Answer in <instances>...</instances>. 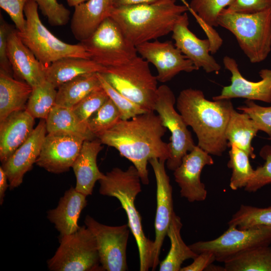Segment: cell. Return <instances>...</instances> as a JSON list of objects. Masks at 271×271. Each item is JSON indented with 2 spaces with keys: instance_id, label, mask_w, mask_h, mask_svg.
Instances as JSON below:
<instances>
[{
  "instance_id": "7a4b0ae2",
  "label": "cell",
  "mask_w": 271,
  "mask_h": 271,
  "mask_svg": "<svg viewBox=\"0 0 271 271\" xmlns=\"http://www.w3.org/2000/svg\"><path fill=\"white\" fill-rule=\"evenodd\" d=\"M176 106L195 133L197 146L210 155L222 156L228 147L226 129L234 109L230 99L210 101L201 90L189 88L180 92Z\"/></svg>"
},
{
  "instance_id": "cb8c5ba5",
  "label": "cell",
  "mask_w": 271,
  "mask_h": 271,
  "mask_svg": "<svg viewBox=\"0 0 271 271\" xmlns=\"http://www.w3.org/2000/svg\"><path fill=\"white\" fill-rule=\"evenodd\" d=\"M87 196L71 187L64 193L57 206L47 212V218L59 232L60 237L71 234L80 227L78 221L87 205Z\"/></svg>"
},
{
  "instance_id": "52a82bcc",
  "label": "cell",
  "mask_w": 271,
  "mask_h": 271,
  "mask_svg": "<svg viewBox=\"0 0 271 271\" xmlns=\"http://www.w3.org/2000/svg\"><path fill=\"white\" fill-rule=\"evenodd\" d=\"M24 14L26 21L25 28L22 32L18 31V34L23 42L45 66L65 57L90 59L89 53L80 43H67L49 31L40 18L38 6L34 0L27 2Z\"/></svg>"
},
{
  "instance_id": "f1b7e54d",
  "label": "cell",
  "mask_w": 271,
  "mask_h": 271,
  "mask_svg": "<svg viewBox=\"0 0 271 271\" xmlns=\"http://www.w3.org/2000/svg\"><path fill=\"white\" fill-rule=\"evenodd\" d=\"M182 225L180 217L174 212L167 234L171 247L166 258L160 263V271H180L185 260L194 259L198 254L183 240L180 233Z\"/></svg>"
},
{
  "instance_id": "60d3db41",
  "label": "cell",
  "mask_w": 271,
  "mask_h": 271,
  "mask_svg": "<svg viewBox=\"0 0 271 271\" xmlns=\"http://www.w3.org/2000/svg\"><path fill=\"white\" fill-rule=\"evenodd\" d=\"M245 105L237 109L247 113L252 119L259 130L271 136V106L264 107L256 104L253 100L246 99Z\"/></svg>"
},
{
  "instance_id": "30bf717a",
  "label": "cell",
  "mask_w": 271,
  "mask_h": 271,
  "mask_svg": "<svg viewBox=\"0 0 271 271\" xmlns=\"http://www.w3.org/2000/svg\"><path fill=\"white\" fill-rule=\"evenodd\" d=\"M176 101L174 93L168 86L163 84L158 87L154 110L171 133L170 156L166 165L172 171L180 166L184 156L196 146L183 117L175 108Z\"/></svg>"
},
{
  "instance_id": "7402d4cb",
  "label": "cell",
  "mask_w": 271,
  "mask_h": 271,
  "mask_svg": "<svg viewBox=\"0 0 271 271\" xmlns=\"http://www.w3.org/2000/svg\"><path fill=\"white\" fill-rule=\"evenodd\" d=\"M102 144L97 138L85 140L72 166L76 179L75 188L87 196L92 194L95 183L104 176L97 165V155L103 149Z\"/></svg>"
},
{
  "instance_id": "1f68e13d",
  "label": "cell",
  "mask_w": 271,
  "mask_h": 271,
  "mask_svg": "<svg viewBox=\"0 0 271 271\" xmlns=\"http://www.w3.org/2000/svg\"><path fill=\"white\" fill-rule=\"evenodd\" d=\"M223 263L226 271H271V247L263 245L247 249Z\"/></svg>"
},
{
  "instance_id": "484cf974",
  "label": "cell",
  "mask_w": 271,
  "mask_h": 271,
  "mask_svg": "<svg viewBox=\"0 0 271 271\" xmlns=\"http://www.w3.org/2000/svg\"><path fill=\"white\" fill-rule=\"evenodd\" d=\"M33 87L0 71V121L12 113L26 109Z\"/></svg>"
},
{
  "instance_id": "681fc988",
  "label": "cell",
  "mask_w": 271,
  "mask_h": 271,
  "mask_svg": "<svg viewBox=\"0 0 271 271\" xmlns=\"http://www.w3.org/2000/svg\"><path fill=\"white\" fill-rule=\"evenodd\" d=\"M269 140H271V136L270 137V138H269Z\"/></svg>"
},
{
  "instance_id": "7c38bea8",
  "label": "cell",
  "mask_w": 271,
  "mask_h": 271,
  "mask_svg": "<svg viewBox=\"0 0 271 271\" xmlns=\"http://www.w3.org/2000/svg\"><path fill=\"white\" fill-rule=\"evenodd\" d=\"M84 223L95 238L103 270H127L126 247L130 229L128 224L115 226L106 225L89 215L85 217Z\"/></svg>"
},
{
  "instance_id": "836d02e7",
  "label": "cell",
  "mask_w": 271,
  "mask_h": 271,
  "mask_svg": "<svg viewBox=\"0 0 271 271\" xmlns=\"http://www.w3.org/2000/svg\"><path fill=\"white\" fill-rule=\"evenodd\" d=\"M229 160L227 164L232 170L229 186L233 190L245 187L252 177L254 170L249 162V156L236 145L229 146Z\"/></svg>"
},
{
  "instance_id": "8fae6325",
  "label": "cell",
  "mask_w": 271,
  "mask_h": 271,
  "mask_svg": "<svg viewBox=\"0 0 271 271\" xmlns=\"http://www.w3.org/2000/svg\"><path fill=\"white\" fill-rule=\"evenodd\" d=\"M220 236L209 241H199L189 245L197 254L204 251L213 253L216 260L224 262L227 259L247 249L271 243V227L257 226L241 229L234 226Z\"/></svg>"
},
{
  "instance_id": "bcb514c9",
  "label": "cell",
  "mask_w": 271,
  "mask_h": 271,
  "mask_svg": "<svg viewBox=\"0 0 271 271\" xmlns=\"http://www.w3.org/2000/svg\"><path fill=\"white\" fill-rule=\"evenodd\" d=\"M161 0H113V7L151 4Z\"/></svg>"
},
{
  "instance_id": "9c48e42d",
  "label": "cell",
  "mask_w": 271,
  "mask_h": 271,
  "mask_svg": "<svg viewBox=\"0 0 271 271\" xmlns=\"http://www.w3.org/2000/svg\"><path fill=\"white\" fill-rule=\"evenodd\" d=\"M90 59L105 67L128 62L138 56L136 47L123 35L110 17L105 19L87 39L80 42Z\"/></svg>"
},
{
  "instance_id": "4fadbf2b",
  "label": "cell",
  "mask_w": 271,
  "mask_h": 271,
  "mask_svg": "<svg viewBox=\"0 0 271 271\" xmlns=\"http://www.w3.org/2000/svg\"><path fill=\"white\" fill-rule=\"evenodd\" d=\"M138 53L156 68L158 81L165 83L181 72H191L198 69L171 41L155 40L136 47Z\"/></svg>"
},
{
  "instance_id": "c3c4849f",
  "label": "cell",
  "mask_w": 271,
  "mask_h": 271,
  "mask_svg": "<svg viewBox=\"0 0 271 271\" xmlns=\"http://www.w3.org/2000/svg\"><path fill=\"white\" fill-rule=\"evenodd\" d=\"M68 5L71 7H75V6L83 3L88 0H66Z\"/></svg>"
},
{
  "instance_id": "83f0119b",
  "label": "cell",
  "mask_w": 271,
  "mask_h": 271,
  "mask_svg": "<svg viewBox=\"0 0 271 271\" xmlns=\"http://www.w3.org/2000/svg\"><path fill=\"white\" fill-rule=\"evenodd\" d=\"M47 133H64L90 140L96 138L87 123L82 121L71 108L55 105L45 120Z\"/></svg>"
},
{
  "instance_id": "3957f363",
  "label": "cell",
  "mask_w": 271,
  "mask_h": 271,
  "mask_svg": "<svg viewBox=\"0 0 271 271\" xmlns=\"http://www.w3.org/2000/svg\"><path fill=\"white\" fill-rule=\"evenodd\" d=\"M189 10L176 0L113 7L110 14L127 40L137 46L172 33L179 18Z\"/></svg>"
},
{
  "instance_id": "4dcf8cb0",
  "label": "cell",
  "mask_w": 271,
  "mask_h": 271,
  "mask_svg": "<svg viewBox=\"0 0 271 271\" xmlns=\"http://www.w3.org/2000/svg\"><path fill=\"white\" fill-rule=\"evenodd\" d=\"M101 86L98 73L78 76L58 88L56 105L72 108L87 94Z\"/></svg>"
},
{
  "instance_id": "d6986e66",
  "label": "cell",
  "mask_w": 271,
  "mask_h": 271,
  "mask_svg": "<svg viewBox=\"0 0 271 271\" xmlns=\"http://www.w3.org/2000/svg\"><path fill=\"white\" fill-rule=\"evenodd\" d=\"M46 133V121L42 119L27 140L2 163V167L8 176L10 189L18 187L23 183L25 174L36 163Z\"/></svg>"
},
{
  "instance_id": "7dc6e473",
  "label": "cell",
  "mask_w": 271,
  "mask_h": 271,
  "mask_svg": "<svg viewBox=\"0 0 271 271\" xmlns=\"http://www.w3.org/2000/svg\"><path fill=\"white\" fill-rule=\"evenodd\" d=\"M8 178L2 167H0V204L2 205L4 202V198L5 192L8 187Z\"/></svg>"
},
{
  "instance_id": "d590c367",
  "label": "cell",
  "mask_w": 271,
  "mask_h": 271,
  "mask_svg": "<svg viewBox=\"0 0 271 271\" xmlns=\"http://www.w3.org/2000/svg\"><path fill=\"white\" fill-rule=\"evenodd\" d=\"M120 120V113L118 109L108 98L88 119L87 125L90 131L96 138H98Z\"/></svg>"
},
{
  "instance_id": "7bdbcfd3",
  "label": "cell",
  "mask_w": 271,
  "mask_h": 271,
  "mask_svg": "<svg viewBox=\"0 0 271 271\" xmlns=\"http://www.w3.org/2000/svg\"><path fill=\"white\" fill-rule=\"evenodd\" d=\"M270 8L271 0H235L222 12L251 14Z\"/></svg>"
},
{
  "instance_id": "ab89813d",
  "label": "cell",
  "mask_w": 271,
  "mask_h": 271,
  "mask_svg": "<svg viewBox=\"0 0 271 271\" xmlns=\"http://www.w3.org/2000/svg\"><path fill=\"white\" fill-rule=\"evenodd\" d=\"M52 26H62L70 20V12L57 0H34Z\"/></svg>"
},
{
  "instance_id": "8992f818",
  "label": "cell",
  "mask_w": 271,
  "mask_h": 271,
  "mask_svg": "<svg viewBox=\"0 0 271 271\" xmlns=\"http://www.w3.org/2000/svg\"><path fill=\"white\" fill-rule=\"evenodd\" d=\"M100 73L117 91L146 112L154 111L158 81L142 57L138 55L122 65L105 67Z\"/></svg>"
},
{
  "instance_id": "2e32d148",
  "label": "cell",
  "mask_w": 271,
  "mask_h": 271,
  "mask_svg": "<svg viewBox=\"0 0 271 271\" xmlns=\"http://www.w3.org/2000/svg\"><path fill=\"white\" fill-rule=\"evenodd\" d=\"M223 63L225 68L231 74V84L224 86L219 95L213 97V100L243 98L271 102V69L260 70L259 75L261 80L253 82L243 77L236 61L233 58L226 56L223 59Z\"/></svg>"
},
{
  "instance_id": "e575fe53",
  "label": "cell",
  "mask_w": 271,
  "mask_h": 271,
  "mask_svg": "<svg viewBox=\"0 0 271 271\" xmlns=\"http://www.w3.org/2000/svg\"><path fill=\"white\" fill-rule=\"evenodd\" d=\"M228 224V226L241 229L262 226L271 227V206L258 208L241 205Z\"/></svg>"
},
{
  "instance_id": "5bb4252c",
  "label": "cell",
  "mask_w": 271,
  "mask_h": 271,
  "mask_svg": "<svg viewBox=\"0 0 271 271\" xmlns=\"http://www.w3.org/2000/svg\"><path fill=\"white\" fill-rule=\"evenodd\" d=\"M84 141L72 134L47 133L35 164L50 173L67 172L72 168Z\"/></svg>"
},
{
  "instance_id": "6da1fadb",
  "label": "cell",
  "mask_w": 271,
  "mask_h": 271,
  "mask_svg": "<svg viewBox=\"0 0 271 271\" xmlns=\"http://www.w3.org/2000/svg\"><path fill=\"white\" fill-rule=\"evenodd\" d=\"M167 129L159 115L152 111L130 119L120 120L97 138L131 162L142 183L148 185L149 160L157 158L166 161L170 156L169 143L162 139Z\"/></svg>"
},
{
  "instance_id": "b9f144b4",
  "label": "cell",
  "mask_w": 271,
  "mask_h": 271,
  "mask_svg": "<svg viewBox=\"0 0 271 271\" xmlns=\"http://www.w3.org/2000/svg\"><path fill=\"white\" fill-rule=\"evenodd\" d=\"M30 0H0V7L10 16L19 32L23 31L26 26L25 7Z\"/></svg>"
},
{
  "instance_id": "ffe728a7",
  "label": "cell",
  "mask_w": 271,
  "mask_h": 271,
  "mask_svg": "<svg viewBox=\"0 0 271 271\" xmlns=\"http://www.w3.org/2000/svg\"><path fill=\"white\" fill-rule=\"evenodd\" d=\"M8 55L14 77L34 87L45 81L47 67L41 63L23 42L17 29H12L8 38Z\"/></svg>"
},
{
  "instance_id": "603a6c76",
  "label": "cell",
  "mask_w": 271,
  "mask_h": 271,
  "mask_svg": "<svg viewBox=\"0 0 271 271\" xmlns=\"http://www.w3.org/2000/svg\"><path fill=\"white\" fill-rule=\"evenodd\" d=\"M74 8L70 29L75 38L81 42L90 37L110 16L113 0H88Z\"/></svg>"
},
{
  "instance_id": "74e56055",
  "label": "cell",
  "mask_w": 271,
  "mask_h": 271,
  "mask_svg": "<svg viewBox=\"0 0 271 271\" xmlns=\"http://www.w3.org/2000/svg\"><path fill=\"white\" fill-rule=\"evenodd\" d=\"M108 98L101 86L89 93L71 108L82 121L87 123L88 119Z\"/></svg>"
},
{
  "instance_id": "277c9868",
  "label": "cell",
  "mask_w": 271,
  "mask_h": 271,
  "mask_svg": "<svg viewBox=\"0 0 271 271\" xmlns=\"http://www.w3.org/2000/svg\"><path fill=\"white\" fill-rule=\"evenodd\" d=\"M98 181L99 193L117 198L125 211L127 224L138 247L140 270L147 271L152 268L154 241L145 235L141 217L134 204L137 195L142 191V181L137 169L133 165L125 171L114 168Z\"/></svg>"
},
{
  "instance_id": "f6af8a7d",
  "label": "cell",
  "mask_w": 271,
  "mask_h": 271,
  "mask_svg": "<svg viewBox=\"0 0 271 271\" xmlns=\"http://www.w3.org/2000/svg\"><path fill=\"white\" fill-rule=\"evenodd\" d=\"M193 259L191 264L181 267L180 271H202L207 269L216 260L214 254L209 251L201 252Z\"/></svg>"
},
{
  "instance_id": "f35d334b",
  "label": "cell",
  "mask_w": 271,
  "mask_h": 271,
  "mask_svg": "<svg viewBox=\"0 0 271 271\" xmlns=\"http://www.w3.org/2000/svg\"><path fill=\"white\" fill-rule=\"evenodd\" d=\"M259 155L265 162L263 166L254 170L252 177L244 187L245 190L248 192H255L271 183V146L263 147Z\"/></svg>"
},
{
  "instance_id": "4316f807",
  "label": "cell",
  "mask_w": 271,
  "mask_h": 271,
  "mask_svg": "<svg viewBox=\"0 0 271 271\" xmlns=\"http://www.w3.org/2000/svg\"><path fill=\"white\" fill-rule=\"evenodd\" d=\"M235 0H192L189 10L202 27L211 43L212 49L218 50L222 40L213 29L218 27V18L221 12L231 5Z\"/></svg>"
},
{
  "instance_id": "5b68a950",
  "label": "cell",
  "mask_w": 271,
  "mask_h": 271,
  "mask_svg": "<svg viewBox=\"0 0 271 271\" xmlns=\"http://www.w3.org/2000/svg\"><path fill=\"white\" fill-rule=\"evenodd\" d=\"M218 24L235 37L251 63L267 57L271 51V8L251 14L222 12Z\"/></svg>"
},
{
  "instance_id": "44dd1931",
  "label": "cell",
  "mask_w": 271,
  "mask_h": 271,
  "mask_svg": "<svg viewBox=\"0 0 271 271\" xmlns=\"http://www.w3.org/2000/svg\"><path fill=\"white\" fill-rule=\"evenodd\" d=\"M35 118L26 109L14 112L0 121V160L2 163L30 137Z\"/></svg>"
},
{
  "instance_id": "ac0fdd59",
  "label": "cell",
  "mask_w": 271,
  "mask_h": 271,
  "mask_svg": "<svg viewBox=\"0 0 271 271\" xmlns=\"http://www.w3.org/2000/svg\"><path fill=\"white\" fill-rule=\"evenodd\" d=\"M188 14H183L178 19L172 32L175 45L199 69L207 73L218 72L220 65L211 53V43L209 39H201L189 28Z\"/></svg>"
},
{
  "instance_id": "8d00e7d4",
  "label": "cell",
  "mask_w": 271,
  "mask_h": 271,
  "mask_svg": "<svg viewBox=\"0 0 271 271\" xmlns=\"http://www.w3.org/2000/svg\"><path fill=\"white\" fill-rule=\"evenodd\" d=\"M98 75L102 87L107 93L109 98L118 109L121 120L130 119L139 114L146 112L139 105L117 91L100 73H98Z\"/></svg>"
},
{
  "instance_id": "d6a6232c",
  "label": "cell",
  "mask_w": 271,
  "mask_h": 271,
  "mask_svg": "<svg viewBox=\"0 0 271 271\" xmlns=\"http://www.w3.org/2000/svg\"><path fill=\"white\" fill-rule=\"evenodd\" d=\"M57 93L56 88L46 80L33 87L26 110L35 118L46 120L56 105Z\"/></svg>"
},
{
  "instance_id": "ee69618b",
  "label": "cell",
  "mask_w": 271,
  "mask_h": 271,
  "mask_svg": "<svg viewBox=\"0 0 271 271\" xmlns=\"http://www.w3.org/2000/svg\"><path fill=\"white\" fill-rule=\"evenodd\" d=\"M12 29L1 15L0 71L13 76L12 68L8 55V38Z\"/></svg>"
},
{
  "instance_id": "d4e9b609",
  "label": "cell",
  "mask_w": 271,
  "mask_h": 271,
  "mask_svg": "<svg viewBox=\"0 0 271 271\" xmlns=\"http://www.w3.org/2000/svg\"><path fill=\"white\" fill-rule=\"evenodd\" d=\"M105 69L90 59L68 57L58 60L46 68V79L58 88L78 76L102 73Z\"/></svg>"
},
{
  "instance_id": "f546056e",
  "label": "cell",
  "mask_w": 271,
  "mask_h": 271,
  "mask_svg": "<svg viewBox=\"0 0 271 271\" xmlns=\"http://www.w3.org/2000/svg\"><path fill=\"white\" fill-rule=\"evenodd\" d=\"M259 131L255 123L245 112L240 113L233 109L226 129L228 147L234 144L254 158L251 141Z\"/></svg>"
},
{
  "instance_id": "e0dca14e",
  "label": "cell",
  "mask_w": 271,
  "mask_h": 271,
  "mask_svg": "<svg viewBox=\"0 0 271 271\" xmlns=\"http://www.w3.org/2000/svg\"><path fill=\"white\" fill-rule=\"evenodd\" d=\"M213 164L210 154L197 145L184 156L180 166L174 171L181 197L190 202L205 200L207 192L201 181V173L205 166Z\"/></svg>"
},
{
  "instance_id": "ba28073f",
  "label": "cell",
  "mask_w": 271,
  "mask_h": 271,
  "mask_svg": "<svg viewBox=\"0 0 271 271\" xmlns=\"http://www.w3.org/2000/svg\"><path fill=\"white\" fill-rule=\"evenodd\" d=\"M100 259L95 238L86 226L60 237V245L47 261L52 271H100Z\"/></svg>"
},
{
  "instance_id": "9a60e30c",
  "label": "cell",
  "mask_w": 271,
  "mask_h": 271,
  "mask_svg": "<svg viewBox=\"0 0 271 271\" xmlns=\"http://www.w3.org/2000/svg\"><path fill=\"white\" fill-rule=\"evenodd\" d=\"M157 158L149 160L153 169L157 184V209L155 220V238L154 241L153 270L159 264L162 246L167 235L173 213L172 187L167 175L165 163Z\"/></svg>"
}]
</instances>
